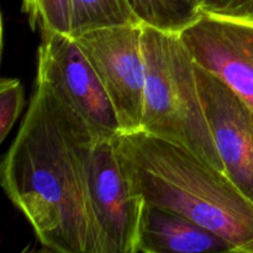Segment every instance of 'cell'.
<instances>
[{
	"label": "cell",
	"instance_id": "10",
	"mask_svg": "<svg viewBox=\"0 0 253 253\" xmlns=\"http://www.w3.org/2000/svg\"><path fill=\"white\" fill-rule=\"evenodd\" d=\"M127 0H71V36L116 25L136 24Z\"/></svg>",
	"mask_w": 253,
	"mask_h": 253
},
{
	"label": "cell",
	"instance_id": "3",
	"mask_svg": "<svg viewBox=\"0 0 253 253\" xmlns=\"http://www.w3.org/2000/svg\"><path fill=\"white\" fill-rule=\"evenodd\" d=\"M146 83L141 131L194 153L226 174L200 98L197 63L180 32L142 24Z\"/></svg>",
	"mask_w": 253,
	"mask_h": 253
},
{
	"label": "cell",
	"instance_id": "13",
	"mask_svg": "<svg viewBox=\"0 0 253 253\" xmlns=\"http://www.w3.org/2000/svg\"><path fill=\"white\" fill-rule=\"evenodd\" d=\"M25 103L24 86L19 79L0 82V141H4L20 118Z\"/></svg>",
	"mask_w": 253,
	"mask_h": 253
},
{
	"label": "cell",
	"instance_id": "2",
	"mask_svg": "<svg viewBox=\"0 0 253 253\" xmlns=\"http://www.w3.org/2000/svg\"><path fill=\"white\" fill-rule=\"evenodd\" d=\"M132 189L146 205L170 210L253 253V202L226 174L179 146L143 131L114 137Z\"/></svg>",
	"mask_w": 253,
	"mask_h": 253
},
{
	"label": "cell",
	"instance_id": "1",
	"mask_svg": "<svg viewBox=\"0 0 253 253\" xmlns=\"http://www.w3.org/2000/svg\"><path fill=\"white\" fill-rule=\"evenodd\" d=\"M96 138L36 79L21 127L2 160L1 185L48 251L104 253L88 173Z\"/></svg>",
	"mask_w": 253,
	"mask_h": 253
},
{
	"label": "cell",
	"instance_id": "5",
	"mask_svg": "<svg viewBox=\"0 0 253 253\" xmlns=\"http://www.w3.org/2000/svg\"><path fill=\"white\" fill-rule=\"evenodd\" d=\"M73 39L100 78L116 111L121 132L140 130L146 83L142 24L101 27Z\"/></svg>",
	"mask_w": 253,
	"mask_h": 253
},
{
	"label": "cell",
	"instance_id": "14",
	"mask_svg": "<svg viewBox=\"0 0 253 253\" xmlns=\"http://www.w3.org/2000/svg\"><path fill=\"white\" fill-rule=\"evenodd\" d=\"M247 0H202L200 10L202 12L210 14L230 15L242 6Z\"/></svg>",
	"mask_w": 253,
	"mask_h": 253
},
{
	"label": "cell",
	"instance_id": "11",
	"mask_svg": "<svg viewBox=\"0 0 253 253\" xmlns=\"http://www.w3.org/2000/svg\"><path fill=\"white\" fill-rule=\"evenodd\" d=\"M141 24L182 32L202 14L197 0H127Z\"/></svg>",
	"mask_w": 253,
	"mask_h": 253
},
{
	"label": "cell",
	"instance_id": "12",
	"mask_svg": "<svg viewBox=\"0 0 253 253\" xmlns=\"http://www.w3.org/2000/svg\"><path fill=\"white\" fill-rule=\"evenodd\" d=\"M22 12L35 31L71 36V0H22Z\"/></svg>",
	"mask_w": 253,
	"mask_h": 253
},
{
	"label": "cell",
	"instance_id": "15",
	"mask_svg": "<svg viewBox=\"0 0 253 253\" xmlns=\"http://www.w3.org/2000/svg\"><path fill=\"white\" fill-rule=\"evenodd\" d=\"M230 15L253 19V0H247V1L245 2L241 7H240V9H237L236 11L232 12V14H230Z\"/></svg>",
	"mask_w": 253,
	"mask_h": 253
},
{
	"label": "cell",
	"instance_id": "8",
	"mask_svg": "<svg viewBox=\"0 0 253 253\" xmlns=\"http://www.w3.org/2000/svg\"><path fill=\"white\" fill-rule=\"evenodd\" d=\"M197 79L226 175L253 202V108L224 81L198 63Z\"/></svg>",
	"mask_w": 253,
	"mask_h": 253
},
{
	"label": "cell",
	"instance_id": "6",
	"mask_svg": "<svg viewBox=\"0 0 253 253\" xmlns=\"http://www.w3.org/2000/svg\"><path fill=\"white\" fill-rule=\"evenodd\" d=\"M88 173L104 253H138L146 203L128 182L114 137L96 138Z\"/></svg>",
	"mask_w": 253,
	"mask_h": 253
},
{
	"label": "cell",
	"instance_id": "17",
	"mask_svg": "<svg viewBox=\"0 0 253 253\" xmlns=\"http://www.w3.org/2000/svg\"><path fill=\"white\" fill-rule=\"evenodd\" d=\"M197 1H198V0H197Z\"/></svg>",
	"mask_w": 253,
	"mask_h": 253
},
{
	"label": "cell",
	"instance_id": "9",
	"mask_svg": "<svg viewBox=\"0 0 253 253\" xmlns=\"http://www.w3.org/2000/svg\"><path fill=\"white\" fill-rule=\"evenodd\" d=\"M234 252L227 240L170 210L146 205L138 253Z\"/></svg>",
	"mask_w": 253,
	"mask_h": 253
},
{
	"label": "cell",
	"instance_id": "7",
	"mask_svg": "<svg viewBox=\"0 0 253 253\" xmlns=\"http://www.w3.org/2000/svg\"><path fill=\"white\" fill-rule=\"evenodd\" d=\"M180 36L200 67L253 108V19L202 12Z\"/></svg>",
	"mask_w": 253,
	"mask_h": 253
},
{
	"label": "cell",
	"instance_id": "16",
	"mask_svg": "<svg viewBox=\"0 0 253 253\" xmlns=\"http://www.w3.org/2000/svg\"><path fill=\"white\" fill-rule=\"evenodd\" d=\"M200 1H202V0H198V2H199V5H200Z\"/></svg>",
	"mask_w": 253,
	"mask_h": 253
},
{
	"label": "cell",
	"instance_id": "4",
	"mask_svg": "<svg viewBox=\"0 0 253 253\" xmlns=\"http://www.w3.org/2000/svg\"><path fill=\"white\" fill-rule=\"evenodd\" d=\"M36 79L44 82L98 137L121 133L118 115L100 78L72 36L42 32Z\"/></svg>",
	"mask_w": 253,
	"mask_h": 253
}]
</instances>
